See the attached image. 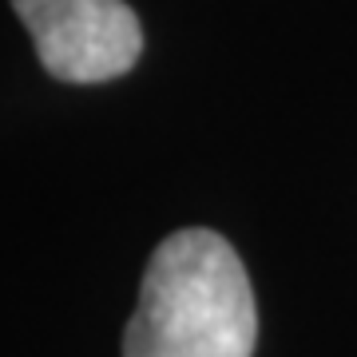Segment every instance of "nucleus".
<instances>
[{"instance_id": "obj_2", "label": "nucleus", "mask_w": 357, "mask_h": 357, "mask_svg": "<svg viewBox=\"0 0 357 357\" xmlns=\"http://www.w3.org/2000/svg\"><path fill=\"white\" fill-rule=\"evenodd\" d=\"M44 72L64 84H103L139 64L143 28L128 0H13Z\"/></svg>"}, {"instance_id": "obj_1", "label": "nucleus", "mask_w": 357, "mask_h": 357, "mask_svg": "<svg viewBox=\"0 0 357 357\" xmlns=\"http://www.w3.org/2000/svg\"><path fill=\"white\" fill-rule=\"evenodd\" d=\"M255 342L250 274L222 234L187 227L155 246L123 357H255Z\"/></svg>"}]
</instances>
